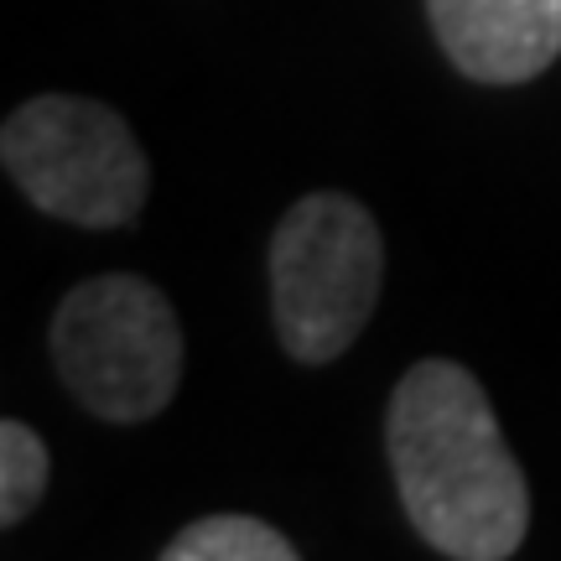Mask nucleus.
Wrapping results in <instances>:
<instances>
[{
  "mask_svg": "<svg viewBox=\"0 0 561 561\" xmlns=\"http://www.w3.org/2000/svg\"><path fill=\"white\" fill-rule=\"evenodd\" d=\"M385 453L416 536L453 561H504L530 530V489L483 385L453 359L411 364L390 396Z\"/></svg>",
  "mask_w": 561,
  "mask_h": 561,
  "instance_id": "nucleus-1",
  "label": "nucleus"
},
{
  "mask_svg": "<svg viewBox=\"0 0 561 561\" xmlns=\"http://www.w3.org/2000/svg\"><path fill=\"white\" fill-rule=\"evenodd\" d=\"M385 240L348 193H307L271 234V318L297 364H333L375 318Z\"/></svg>",
  "mask_w": 561,
  "mask_h": 561,
  "instance_id": "nucleus-2",
  "label": "nucleus"
},
{
  "mask_svg": "<svg viewBox=\"0 0 561 561\" xmlns=\"http://www.w3.org/2000/svg\"><path fill=\"white\" fill-rule=\"evenodd\" d=\"M53 364L89 416L130 426L178 396L182 322L146 276H89L53 312Z\"/></svg>",
  "mask_w": 561,
  "mask_h": 561,
  "instance_id": "nucleus-3",
  "label": "nucleus"
},
{
  "mask_svg": "<svg viewBox=\"0 0 561 561\" xmlns=\"http://www.w3.org/2000/svg\"><path fill=\"white\" fill-rule=\"evenodd\" d=\"M0 167L42 214L83 229H121L151 193V167L125 115L79 94H37L11 110Z\"/></svg>",
  "mask_w": 561,
  "mask_h": 561,
  "instance_id": "nucleus-4",
  "label": "nucleus"
},
{
  "mask_svg": "<svg viewBox=\"0 0 561 561\" xmlns=\"http://www.w3.org/2000/svg\"><path fill=\"white\" fill-rule=\"evenodd\" d=\"M426 16L473 83H525L561 58V0H426Z\"/></svg>",
  "mask_w": 561,
  "mask_h": 561,
  "instance_id": "nucleus-5",
  "label": "nucleus"
},
{
  "mask_svg": "<svg viewBox=\"0 0 561 561\" xmlns=\"http://www.w3.org/2000/svg\"><path fill=\"white\" fill-rule=\"evenodd\" d=\"M161 561H297V546L255 515H208L161 546Z\"/></svg>",
  "mask_w": 561,
  "mask_h": 561,
  "instance_id": "nucleus-6",
  "label": "nucleus"
},
{
  "mask_svg": "<svg viewBox=\"0 0 561 561\" xmlns=\"http://www.w3.org/2000/svg\"><path fill=\"white\" fill-rule=\"evenodd\" d=\"M53 479V458H47V442L26 426V421H0V525L16 530L47 494Z\"/></svg>",
  "mask_w": 561,
  "mask_h": 561,
  "instance_id": "nucleus-7",
  "label": "nucleus"
}]
</instances>
